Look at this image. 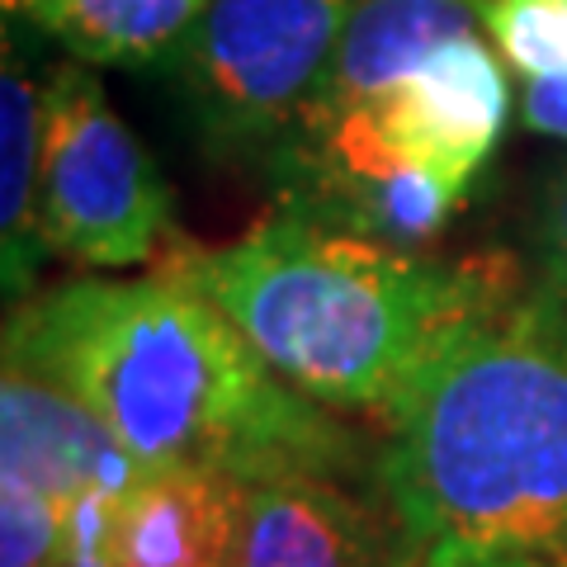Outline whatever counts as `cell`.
<instances>
[{"label":"cell","instance_id":"obj_1","mask_svg":"<svg viewBox=\"0 0 567 567\" xmlns=\"http://www.w3.org/2000/svg\"><path fill=\"white\" fill-rule=\"evenodd\" d=\"M6 360L81 398L142 468H213L241 483L360 468L331 406L289 388L204 289L171 270L66 279L20 298Z\"/></svg>","mask_w":567,"mask_h":567},{"label":"cell","instance_id":"obj_2","mask_svg":"<svg viewBox=\"0 0 567 567\" xmlns=\"http://www.w3.org/2000/svg\"><path fill=\"white\" fill-rule=\"evenodd\" d=\"M166 265L233 317L289 388L383 425L458 336L520 289L496 256L440 260L289 204L237 241L175 246Z\"/></svg>","mask_w":567,"mask_h":567},{"label":"cell","instance_id":"obj_3","mask_svg":"<svg viewBox=\"0 0 567 567\" xmlns=\"http://www.w3.org/2000/svg\"><path fill=\"white\" fill-rule=\"evenodd\" d=\"M379 454L406 567L567 558V289L520 284L445 350Z\"/></svg>","mask_w":567,"mask_h":567},{"label":"cell","instance_id":"obj_4","mask_svg":"<svg viewBox=\"0 0 567 567\" xmlns=\"http://www.w3.org/2000/svg\"><path fill=\"white\" fill-rule=\"evenodd\" d=\"M506 118L502 52L487 33L454 39L393 85L298 118L270 156L279 204L421 246L464 204Z\"/></svg>","mask_w":567,"mask_h":567},{"label":"cell","instance_id":"obj_5","mask_svg":"<svg viewBox=\"0 0 567 567\" xmlns=\"http://www.w3.org/2000/svg\"><path fill=\"white\" fill-rule=\"evenodd\" d=\"M354 0H213L175 58V91L213 156H275L312 104Z\"/></svg>","mask_w":567,"mask_h":567},{"label":"cell","instance_id":"obj_6","mask_svg":"<svg viewBox=\"0 0 567 567\" xmlns=\"http://www.w3.org/2000/svg\"><path fill=\"white\" fill-rule=\"evenodd\" d=\"M43 241L48 256L91 270L166 260L175 241L166 175L91 62H66L43 81Z\"/></svg>","mask_w":567,"mask_h":567},{"label":"cell","instance_id":"obj_7","mask_svg":"<svg viewBox=\"0 0 567 567\" xmlns=\"http://www.w3.org/2000/svg\"><path fill=\"white\" fill-rule=\"evenodd\" d=\"M142 477V464L81 398L6 360L0 374V492H24L81 520V567L110 511Z\"/></svg>","mask_w":567,"mask_h":567},{"label":"cell","instance_id":"obj_8","mask_svg":"<svg viewBox=\"0 0 567 567\" xmlns=\"http://www.w3.org/2000/svg\"><path fill=\"white\" fill-rule=\"evenodd\" d=\"M233 567H406L393 516L369 511L336 473L246 483Z\"/></svg>","mask_w":567,"mask_h":567},{"label":"cell","instance_id":"obj_9","mask_svg":"<svg viewBox=\"0 0 567 567\" xmlns=\"http://www.w3.org/2000/svg\"><path fill=\"white\" fill-rule=\"evenodd\" d=\"M246 483L213 468H142L104 511L91 567H233Z\"/></svg>","mask_w":567,"mask_h":567},{"label":"cell","instance_id":"obj_10","mask_svg":"<svg viewBox=\"0 0 567 567\" xmlns=\"http://www.w3.org/2000/svg\"><path fill=\"white\" fill-rule=\"evenodd\" d=\"M483 10L487 0H354L336 58L308 110L393 85L412 66L431 62L445 43L487 33Z\"/></svg>","mask_w":567,"mask_h":567},{"label":"cell","instance_id":"obj_11","mask_svg":"<svg viewBox=\"0 0 567 567\" xmlns=\"http://www.w3.org/2000/svg\"><path fill=\"white\" fill-rule=\"evenodd\" d=\"M43 256V85L10 29L0 81V260L10 298H24Z\"/></svg>","mask_w":567,"mask_h":567},{"label":"cell","instance_id":"obj_12","mask_svg":"<svg viewBox=\"0 0 567 567\" xmlns=\"http://www.w3.org/2000/svg\"><path fill=\"white\" fill-rule=\"evenodd\" d=\"M208 6L213 0H6V14L58 39L76 62L133 66L171 58Z\"/></svg>","mask_w":567,"mask_h":567},{"label":"cell","instance_id":"obj_13","mask_svg":"<svg viewBox=\"0 0 567 567\" xmlns=\"http://www.w3.org/2000/svg\"><path fill=\"white\" fill-rule=\"evenodd\" d=\"M483 24L520 81H567V0H487Z\"/></svg>","mask_w":567,"mask_h":567},{"label":"cell","instance_id":"obj_14","mask_svg":"<svg viewBox=\"0 0 567 567\" xmlns=\"http://www.w3.org/2000/svg\"><path fill=\"white\" fill-rule=\"evenodd\" d=\"M535 256L539 275L567 289V162L548 175L535 208Z\"/></svg>","mask_w":567,"mask_h":567},{"label":"cell","instance_id":"obj_15","mask_svg":"<svg viewBox=\"0 0 567 567\" xmlns=\"http://www.w3.org/2000/svg\"><path fill=\"white\" fill-rule=\"evenodd\" d=\"M520 123L567 142V81H520Z\"/></svg>","mask_w":567,"mask_h":567},{"label":"cell","instance_id":"obj_16","mask_svg":"<svg viewBox=\"0 0 567 567\" xmlns=\"http://www.w3.org/2000/svg\"><path fill=\"white\" fill-rule=\"evenodd\" d=\"M483 567H567V558H506V563H483Z\"/></svg>","mask_w":567,"mask_h":567}]
</instances>
